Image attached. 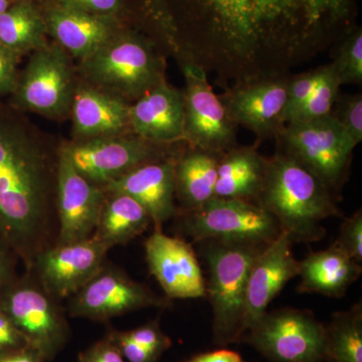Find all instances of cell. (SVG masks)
Here are the masks:
<instances>
[{"label":"cell","instance_id":"cell-25","mask_svg":"<svg viewBox=\"0 0 362 362\" xmlns=\"http://www.w3.org/2000/svg\"><path fill=\"white\" fill-rule=\"evenodd\" d=\"M221 156L189 146L175 157V197L182 206L181 214L195 211L216 197Z\"/></svg>","mask_w":362,"mask_h":362},{"label":"cell","instance_id":"cell-20","mask_svg":"<svg viewBox=\"0 0 362 362\" xmlns=\"http://www.w3.org/2000/svg\"><path fill=\"white\" fill-rule=\"evenodd\" d=\"M130 128L138 137L158 144L183 141V93L165 81L152 88L130 105Z\"/></svg>","mask_w":362,"mask_h":362},{"label":"cell","instance_id":"cell-24","mask_svg":"<svg viewBox=\"0 0 362 362\" xmlns=\"http://www.w3.org/2000/svg\"><path fill=\"white\" fill-rule=\"evenodd\" d=\"M267 160L256 145H237L228 150L218 161L216 197L256 201L265 177Z\"/></svg>","mask_w":362,"mask_h":362},{"label":"cell","instance_id":"cell-26","mask_svg":"<svg viewBox=\"0 0 362 362\" xmlns=\"http://www.w3.org/2000/svg\"><path fill=\"white\" fill-rule=\"evenodd\" d=\"M151 223L149 214L134 199L126 194L106 192L103 209L92 237L111 250L136 239Z\"/></svg>","mask_w":362,"mask_h":362},{"label":"cell","instance_id":"cell-31","mask_svg":"<svg viewBox=\"0 0 362 362\" xmlns=\"http://www.w3.org/2000/svg\"><path fill=\"white\" fill-rule=\"evenodd\" d=\"M326 74V66L300 74L289 78L288 81L287 103L284 112L285 123L292 120L295 114L299 111L302 105L308 100L312 93L315 90Z\"/></svg>","mask_w":362,"mask_h":362},{"label":"cell","instance_id":"cell-10","mask_svg":"<svg viewBox=\"0 0 362 362\" xmlns=\"http://www.w3.org/2000/svg\"><path fill=\"white\" fill-rule=\"evenodd\" d=\"M185 78V132L189 146L223 156L237 146L238 126L214 93L204 68L192 62L182 66Z\"/></svg>","mask_w":362,"mask_h":362},{"label":"cell","instance_id":"cell-36","mask_svg":"<svg viewBox=\"0 0 362 362\" xmlns=\"http://www.w3.org/2000/svg\"><path fill=\"white\" fill-rule=\"evenodd\" d=\"M78 362H126L109 333L78 354Z\"/></svg>","mask_w":362,"mask_h":362},{"label":"cell","instance_id":"cell-23","mask_svg":"<svg viewBox=\"0 0 362 362\" xmlns=\"http://www.w3.org/2000/svg\"><path fill=\"white\" fill-rule=\"evenodd\" d=\"M47 25L62 47L83 61L114 37L110 21L104 16L63 6L49 13Z\"/></svg>","mask_w":362,"mask_h":362},{"label":"cell","instance_id":"cell-35","mask_svg":"<svg viewBox=\"0 0 362 362\" xmlns=\"http://www.w3.org/2000/svg\"><path fill=\"white\" fill-rule=\"evenodd\" d=\"M20 54L0 42V96L13 94L18 81Z\"/></svg>","mask_w":362,"mask_h":362},{"label":"cell","instance_id":"cell-32","mask_svg":"<svg viewBox=\"0 0 362 362\" xmlns=\"http://www.w3.org/2000/svg\"><path fill=\"white\" fill-rule=\"evenodd\" d=\"M331 115L346 131L352 141L358 145L362 141V96L356 94H340Z\"/></svg>","mask_w":362,"mask_h":362},{"label":"cell","instance_id":"cell-5","mask_svg":"<svg viewBox=\"0 0 362 362\" xmlns=\"http://www.w3.org/2000/svg\"><path fill=\"white\" fill-rule=\"evenodd\" d=\"M275 140L278 152L308 169L333 194L346 182L357 145L332 115L286 124Z\"/></svg>","mask_w":362,"mask_h":362},{"label":"cell","instance_id":"cell-40","mask_svg":"<svg viewBox=\"0 0 362 362\" xmlns=\"http://www.w3.org/2000/svg\"><path fill=\"white\" fill-rule=\"evenodd\" d=\"M18 262L20 259L16 252L0 240V293L18 278L16 267Z\"/></svg>","mask_w":362,"mask_h":362},{"label":"cell","instance_id":"cell-42","mask_svg":"<svg viewBox=\"0 0 362 362\" xmlns=\"http://www.w3.org/2000/svg\"><path fill=\"white\" fill-rule=\"evenodd\" d=\"M0 362H47L32 347L0 351Z\"/></svg>","mask_w":362,"mask_h":362},{"label":"cell","instance_id":"cell-6","mask_svg":"<svg viewBox=\"0 0 362 362\" xmlns=\"http://www.w3.org/2000/svg\"><path fill=\"white\" fill-rule=\"evenodd\" d=\"M0 308L45 361H52L68 344L71 328L66 309L30 272L18 275L0 293Z\"/></svg>","mask_w":362,"mask_h":362},{"label":"cell","instance_id":"cell-16","mask_svg":"<svg viewBox=\"0 0 362 362\" xmlns=\"http://www.w3.org/2000/svg\"><path fill=\"white\" fill-rule=\"evenodd\" d=\"M105 199L103 187L81 175L65 150H59L56 197L58 235L54 245L90 239L96 230Z\"/></svg>","mask_w":362,"mask_h":362},{"label":"cell","instance_id":"cell-21","mask_svg":"<svg viewBox=\"0 0 362 362\" xmlns=\"http://www.w3.org/2000/svg\"><path fill=\"white\" fill-rule=\"evenodd\" d=\"M361 273V264L330 246L323 251L310 252L299 261L297 292L341 298Z\"/></svg>","mask_w":362,"mask_h":362},{"label":"cell","instance_id":"cell-8","mask_svg":"<svg viewBox=\"0 0 362 362\" xmlns=\"http://www.w3.org/2000/svg\"><path fill=\"white\" fill-rule=\"evenodd\" d=\"M183 232L204 240L269 245L281 235L277 221L257 202L214 197L204 206L181 214Z\"/></svg>","mask_w":362,"mask_h":362},{"label":"cell","instance_id":"cell-27","mask_svg":"<svg viewBox=\"0 0 362 362\" xmlns=\"http://www.w3.org/2000/svg\"><path fill=\"white\" fill-rule=\"evenodd\" d=\"M324 361L362 362V306L335 312L325 325Z\"/></svg>","mask_w":362,"mask_h":362},{"label":"cell","instance_id":"cell-4","mask_svg":"<svg viewBox=\"0 0 362 362\" xmlns=\"http://www.w3.org/2000/svg\"><path fill=\"white\" fill-rule=\"evenodd\" d=\"M199 244L209 269L206 298L213 309L214 344L240 342L247 277L255 259L268 245L214 240Z\"/></svg>","mask_w":362,"mask_h":362},{"label":"cell","instance_id":"cell-28","mask_svg":"<svg viewBox=\"0 0 362 362\" xmlns=\"http://www.w3.org/2000/svg\"><path fill=\"white\" fill-rule=\"evenodd\" d=\"M45 26L33 6L18 4L0 14V42L21 54L45 47Z\"/></svg>","mask_w":362,"mask_h":362},{"label":"cell","instance_id":"cell-43","mask_svg":"<svg viewBox=\"0 0 362 362\" xmlns=\"http://www.w3.org/2000/svg\"><path fill=\"white\" fill-rule=\"evenodd\" d=\"M8 7V0H0V14L4 13Z\"/></svg>","mask_w":362,"mask_h":362},{"label":"cell","instance_id":"cell-41","mask_svg":"<svg viewBox=\"0 0 362 362\" xmlns=\"http://www.w3.org/2000/svg\"><path fill=\"white\" fill-rule=\"evenodd\" d=\"M185 362H246L240 354L233 350L221 349L202 352L190 357Z\"/></svg>","mask_w":362,"mask_h":362},{"label":"cell","instance_id":"cell-29","mask_svg":"<svg viewBox=\"0 0 362 362\" xmlns=\"http://www.w3.org/2000/svg\"><path fill=\"white\" fill-rule=\"evenodd\" d=\"M340 84H361L362 32L361 26H354L342 35L334 61L330 64Z\"/></svg>","mask_w":362,"mask_h":362},{"label":"cell","instance_id":"cell-7","mask_svg":"<svg viewBox=\"0 0 362 362\" xmlns=\"http://www.w3.org/2000/svg\"><path fill=\"white\" fill-rule=\"evenodd\" d=\"M83 71L94 84L135 101L165 81L163 63L153 47L133 35L113 37L83 61Z\"/></svg>","mask_w":362,"mask_h":362},{"label":"cell","instance_id":"cell-13","mask_svg":"<svg viewBox=\"0 0 362 362\" xmlns=\"http://www.w3.org/2000/svg\"><path fill=\"white\" fill-rule=\"evenodd\" d=\"M288 81L271 74L252 76L238 81L220 99L238 127L252 131L259 141L276 139L286 126Z\"/></svg>","mask_w":362,"mask_h":362},{"label":"cell","instance_id":"cell-3","mask_svg":"<svg viewBox=\"0 0 362 362\" xmlns=\"http://www.w3.org/2000/svg\"><path fill=\"white\" fill-rule=\"evenodd\" d=\"M275 218L283 233L295 243L322 240V223L341 218L334 194L308 169L276 151L267 160L265 177L256 201Z\"/></svg>","mask_w":362,"mask_h":362},{"label":"cell","instance_id":"cell-11","mask_svg":"<svg viewBox=\"0 0 362 362\" xmlns=\"http://www.w3.org/2000/svg\"><path fill=\"white\" fill-rule=\"evenodd\" d=\"M169 144H158L141 137H96L63 147L75 168L99 187H106L133 169L175 158Z\"/></svg>","mask_w":362,"mask_h":362},{"label":"cell","instance_id":"cell-2","mask_svg":"<svg viewBox=\"0 0 362 362\" xmlns=\"http://www.w3.org/2000/svg\"><path fill=\"white\" fill-rule=\"evenodd\" d=\"M58 158L20 117L0 104V240L25 271L56 244Z\"/></svg>","mask_w":362,"mask_h":362},{"label":"cell","instance_id":"cell-14","mask_svg":"<svg viewBox=\"0 0 362 362\" xmlns=\"http://www.w3.org/2000/svg\"><path fill=\"white\" fill-rule=\"evenodd\" d=\"M18 107L49 117L71 107L73 75L68 57L59 47H44L33 54L13 93Z\"/></svg>","mask_w":362,"mask_h":362},{"label":"cell","instance_id":"cell-1","mask_svg":"<svg viewBox=\"0 0 362 362\" xmlns=\"http://www.w3.org/2000/svg\"><path fill=\"white\" fill-rule=\"evenodd\" d=\"M178 6L164 28L188 62L240 81L264 75V54H285L349 18L354 0H180Z\"/></svg>","mask_w":362,"mask_h":362},{"label":"cell","instance_id":"cell-30","mask_svg":"<svg viewBox=\"0 0 362 362\" xmlns=\"http://www.w3.org/2000/svg\"><path fill=\"white\" fill-rule=\"evenodd\" d=\"M341 86L330 65L326 66L323 80L289 123L307 122L331 115Z\"/></svg>","mask_w":362,"mask_h":362},{"label":"cell","instance_id":"cell-22","mask_svg":"<svg viewBox=\"0 0 362 362\" xmlns=\"http://www.w3.org/2000/svg\"><path fill=\"white\" fill-rule=\"evenodd\" d=\"M71 110L76 133L87 139L120 134L130 128V105L108 93L81 88L74 94Z\"/></svg>","mask_w":362,"mask_h":362},{"label":"cell","instance_id":"cell-17","mask_svg":"<svg viewBox=\"0 0 362 362\" xmlns=\"http://www.w3.org/2000/svg\"><path fill=\"white\" fill-rule=\"evenodd\" d=\"M144 247L150 273L168 299L206 297V280L192 244L154 228Z\"/></svg>","mask_w":362,"mask_h":362},{"label":"cell","instance_id":"cell-15","mask_svg":"<svg viewBox=\"0 0 362 362\" xmlns=\"http://www.w3.org/2000/svg\"><path fill=\"white\" fill-rule=\"evenodd\" d=\"M108 247L90 239L54 245L40 252L26 272L33 274L40 285L54 298L70 299L99 273L107 263Z\"/></svg>","mask_w":362,"mask_h":362},{"label":"cell","instance_id":"cell-34","mask_svg":"<svg viewBox=\"0 0 362 362\" xmlns=\"http://www.w3.org/2000/svg\"><path fill=\"white\" fill-rule=\"evenodd\" d=\"M124 333L143 349L149 350L160 357L173 345L170 338L161 330L157 320L150 321L135 329L124 331Z\"/></svg>","mask_w":362,"mask_h":362},{"label":"cell","instance_id":"cell-37","mask_svg":"<svg viewBox=\"0 0 362 362\" xmlns=\"http://www.w3.org/2000/svg\"><path fill=\"white\" fill-rule=\"evenodd\" d=\"M108 333L113 338L126 362H158L160 359V356L132 341L126 337L124 331L112 329Z\"/></svg>","mask_w":362,"mask_h":362},{"label":"cell","instance_id":"cell-38","mask_svg":"<svg viewBox=\"0 0 362 362\" xmlns=\"http://www.w3.org/2000/svg\"><path fill=\"white\" fill-rule=\"evenodd\" d=\"M28 346L25 337L16 328L6 312L0 308V351Z\"/></svg>","mask_w":362,"mask_h":362},{"label":"cell","instance_id":"cell-33","mask_svg":"<svg viewBox=\"0 0 362 362\" xmlns=\"http://www.w3.org/2000/svg\"><path fill=\"white\" fill-rule=\"evenodd\" d=\"M331 246L344 252L357 263L362 262V211H356L343 220L339 235Z\"/></svg>","mask_w":362,"mask_h":362},{"label":"cell","instance_id":"cell-19","mask_svg":"<svg viewBox=\"0 0 362 362\" xmlns=\"http://www.w3.org/2000/svg\"><path fill=\"white\" fill-rule=\"evenodd\" d=\"M106 192L128 195L147 211L154 228L177 216L175 158L151 162L133 169L103 187Z\"/></svg>","mask_w":362,"mask_h":362},{"label":"cell","instance_id":"cell-12","mask_svg":"<svg viewBox=\"0 0 362 362\" xmlns=\"http://www.w3.org/2000/svg\"><path fill=\"white\" fill-rule=\"evenodd\" d=\"M168 304V300L162 299L148 286L133 280L121 269L106 263L95 277L69 299L66 313L75 318L105 322L129 312L165 307Z\"/></svg>","mask_w":362,"mask_h":362},{"label":"cell","instance_id":"cell-9","mask_svg":"<svg viewBox=\"0 0 362 362\" xmlns=\"http://www.w3.org/2000/svg\"><path fill=\"white\" fill-rule=\"evenodd\" d=\"M240 342L272 362H323L325 325L310 311L286 307L267 311Z\"/></svg>","mask_w":362,"mask_h":362},{"label":"cell","instance_id":"cell-39","mask_svg":"<svg viewBox=\"0 0 362 362\" xmlns=\"http://www.w3.org/2000/svg\"><path fill=\"white\" fill-rule=\"evenodd\" d=\"M61 6L90 14H108L119 8L120 0H59Z\"/></svg>","mask_w":362,"mask_h":362},{"label":"cell","instance_id":"cell-18","mask_svg":"<svg viewBox=\"0 0 362 362\" xmlns=\"http://www.w3.org/2000/svg\"><path fill=\"white\" fill-rule=\"evenodd\" d=\"M293 243L282 233L263 250L250 270L245 300L244 334L266 313L269 305L299 274Z\"/></svg>","mask_w":362,"mask_h":362}]
</instances>
